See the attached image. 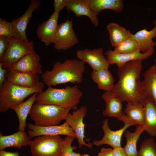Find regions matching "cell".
Returning <instances> with one entry per match:
<instances>
[{
  "mask_svg": "<svg viewBox=\"0 0 156 156\" xmlns=\"http://www.w3.org/2000/svg\"><path fill=\"white\" fill-rule=\"evenodd\" d=\"M69 0H54L53 4L54 12L59 13L67 5Z\"/></svg>",
  "mask_w": 156,
  "mask_h": 156,
  "instance_id": "35",
  "label": "cell"
},
{
  "mask_svg": "<svg viewBox=\"0 0 156 156\" xmlns=\"http://www.w3.org/2000/svg\"><path fill=\"white\" fill-rule=\"evenodd\" d=\"M38 93H35L26 101L11 107L17 116L18 121V130L25 131L26 126V119L31 107L36 102Z\"/></svg>",
  "mask_w": 156,
  "mask_h": 156,
  "instance_id": "23",
  "label": "cell"
},
{
  "mask_svg": "<svg viewBox=\"0 0 156 156\" xmlns=\"http://www.w3.org/2000/svg\"><path fill=\"white\" fill-rule=\"evenodd\" d=\"M101 97L105 103V107L103 111L104 116L118 118L123 115L122 102L118 96L111 91H105Z\"/></svg>",
  "mask_w": 156,
  "mask_h": 156,
  "instance_id": "18",
  "label": "cell"
},
{
  "mask_svg": "<svg viewBox=\"0 0 156 156\" xmlns=\"http://www.w3.org/2000/svg\"><path fill=\"white\" fill-rule=\"evenodd\" d=\"M117 119L124 122V125L123 127L116 131H112L109 128L108 119H105L101 126L104 132L103 136L100 140L94 141L93 145L99 146L107 144L111 146L113 149L121 147V141L122 134L129 127L136 124L128 119L124 114Z\"/></svg>",
  "mask_w": 156,
  "mask_h": 156,
  "instance_id": "8",
  "label": "cell"
},
{
  "mask_svg": "<svg viewBox=\"0 0 156 156\" xmlns=\"http://www.w3.org/2000/svg\"><path fill=\"white\" fill-rule=\"evenodd\" d=\"M32 74H42L40 57L35 52L27 54L6 68Z\"/></svg>",
  "mask_w": 156,
  "mask_h": 156,
  "instance_id": "13",
  "label": "cell"
},
{
  "mask_svg": "<svg viewBox=\"0 0 156 156\" xmlns=\"http://www.w3.org/2000/svg\"><path fill=\"white\" fill-rule=\"evenodd\" d=\"M76 138L72 136H66L64 139L62 151L59 156H81L79 153L73 151L75 148L71 144Z\"/></svg>",
  "mask_w": 156,
  "mask_h": 156,
  "instance_id": "32",
  "label": "cell"
},
{
  "mask_svg": "<svg viewBox=\"0 0 156 156\" xmlns=\"http://www.w3.org/2000/svg\"><path fill=\"white\" fill-rule=\"evenodd\" d=\"M138 156H156V142L153 138L146 139L142 142Z\"/></svg>",
  "mask_w": 156,
  "mask_h": 156,
  "instance_id": "31",
  "label": "cell"
},
{
  "mask_svg": "<svg viewBox=\"0 0 156 156\" xmlns=\"http://www.w3.org/2000/svg\"><path fill=\"white\" fill-rule=\"evenodd\" d=\"M8 37L10 40L15 38L13 28L11 22L0 18V36Z\"/></svg>",
  "mask_w": 156,
  "mask_h": 156,
  "instance_id": "33",
  "label": "cell"
},
{
  "mask_svg": "<svg viewBox=\"0 0 156 156\" xmlns=\"http://www.w3.org/2000/svg\"><path fill=\"white\" fill-rule=\"evenodd\" d=\"M85 70V63L79 60L69 59L63 62H55L51 70L43 73L41 78L48 87L69 83L79 84L82 81Z\"/></svg>",
  "mask_w": 156,
  "mask_h": 156,
  "instance_id": "2",
  "label": "cell"
},
{
  "mask_svg": "<svg viewBox=\"0 0 156 156\" xmlns=\"http://www.w3.org/2000/svg\"><path fill=\"white\" fill-rule=\"evenodd\" d=\"M66 7L68 12H72L76 17L86 16L95 27L99 25L97 15L92 11L86 0H69Z\"/></svg>",
  "mask_w": 156,
  "mask_h": 156,
  "instance_id": "19",
  "label": "cell"
},
{
  "mask_svg": "<svg viewBox=\"0 0 156 156\" xmlns=\"http://www.w3.org/2000/svg\"><path fill=\"white\" fill-rule=\"evenodd\" d=\"M155 47H156V46H155Z\"/></svg>",
  "mask_w": 156,
  "mask_h": 156,
  "instance_id": "42",
  "label": "cell"
},
{
  "mask_svg": "<svg viewBox=\"0 0 156 156\" xmlns=\"http://www.w3.org/2000/svg\"><path fill=\"white\" fill-rule=\"evenodd\" d=\"M81 156H90V155L88 154H84L83 155H81Z\"/></svg>",
  "mask_w": 156,
  "mask_h": 156,
  "instance_id": "40",
  "label": "cell"
},
{
  "mask_svg": "<svg viewBox=\"0 0 156 156\" xmlns=\"http://www.w3.org/2000/svg\"><path fill=\"white\" fill-rule=\"evenodd\" d=\"M91 77L93 81L97 84L100 90L105 91H111L114 84V77L108 69L99 70H93Z\"/></svg>",
  "mask_w": 156,
  "mask_h": 156,
  "instance_id": "25",
  "label": "cell"
},
{
  "mask_svg": "<svg viewBox=\"0 0 156 156\" xmlns=\"http://www.w3.org/2000/svg\"><path fill=\"white\" fill-rule=\"evenodd\" d=\"M79 40L73 29L71 19H68L58 25L53 40L54 47L57 50H66L75 46Z\"/></svg>",
  "mask_w": 156,
  "mask_h": 156,
  "instance_id": "9",
  "label": "cell"
},
{
  "mask_svg": "<svg viewBox=\"0 0 156 156\" xmlns=\"http://www.w3.org/2000/svg\"><path fill=\"white\" fill-rule=\"evenodd\" d=\"M40 2L39 0H32L24 14L18 18L11 21L14 29V38L28 41L26 34L27 25L33 12L40 8Z\"/></svg>",
  "mask_w": 156,
  "mask_h": 156,
  "instance_id": "15",
  "label": "cell"
},
{
  "mask_svg": "<svg viewBox=\"0 0 156 156\" xmlns=\"http://www.w3.org/2000/svg\"><path fill=\"white\" fill-rule=\"evenodd\" d=\"M142 81V93L146 99L152 100L156 105V66L154 64L143 73Z\"/></svg>",
  "mask_w": 156,
  "mask_h": 156,
  "instance_id": "20",
  "label": "cell"
},
{
  "mask_svg": "<svg viewBox=\"0 0 156 156\" xmlns=\"http://www.w3.org/2000/svg\"><path fill=\"white\" fill-rule=\"evenodd\" d=\"M87 109L82 106L74 110L72 114L69 113L65 119L66 122L74 132L77 138L79 148L86 146L90 148H92V144H86L84 141L85 124L83 122L84 117L87 113Z\"/></svg>",
  "mask_w": 156,
  "mask_h": 156,
  "instance_id": "10",
  "label": "cell"
},
{
  "mask_svg": "<svg viewBox=\"0 0 156 156\" xmlns=\"http://www.w3.org/2000/svg\"><path fill=\"white\" fill-rule=\"evenodd\" d=\"M27 134L31 138L43 135H64L75 137L72 128L65 122L60 125L47 126H37L30 123L27 125Z\"/></svg>",
  "mask_w": 156,
  "mask_h": 156,
  "instance_id": "12",
  "label": "cell"
},
{
  "mask_svg": "<svg viewBox=\"0 0 156 156\" xmlns=\"http://www.w3.org/2000/svg\"><path fill=\"white\" fill-rule=\"evenodd\" d=\"M142 60L131 61L118 68V81L111 92L122 102L139 103L144 106L145 105L146 99L142 92L140 78Z\"/></svg>",
  "mask_w": 156,
  "mask_h": 156,
  "instance_id": "1",
  "label": "cell"
},
{
  "mask_svg": "<svg viewBox=\"0 0 156 156\" xmlns=\"http://www.w3.org/2000/svg\"><path fill=\"white\" fill-rule=\"evenodd\" d=\"M31 138L25 131L18 130L8 135L0 134V150L9 147H15L21 149L23 146L29 145Z\"/></svg>",
  "mask_w": 156,
  "mask_h": 156,
  "instance_id": "22",
  "label": "cell"
},
{
  "mask_svg": "<svg viewBox=\"0 0 156 156\" xmlns=\"http://www.w3.org/2000/svg\"><path fill=\"white\" fill-rule=\"evenodd\" d=\"M154 26L151 30L148 31L144 29L132 34L131 37L136 41L142 52L154 49L156 45V42L153 40L156 36V20H154Z\"/></svg>",
  "mask_w": 156,
  "mask_h": 156,
  "instance_id": "21",
  "label": "cell"
},
{
  "mask_svg": "<svg viewBox=\"0 0 156 156\" xmlns=\"http://www.w3.org/2000/svg\"><path fill=\"white\" fill-rule=\"evenodd\" d=\"M5 69L6 79L17 86L31 88L36 86L40 81L38 74H29L8 68Z\"/></svg>",
  "mask_w": 156,
  "mask_h": 156,
  "instance_id": "17",
  "label": "cell"
},
{
  "mask_svg": "<svg viewBox=\"0 0 156 156\" xmlns=\"http://www.w3.org/2000/svg\"><path fill=\"white\" fill-rule=\"evenodd\" d=\"M123 112L126 117L136 125L144 126L145 110L143 105L139 103L127 102Z\"/></svg>",
  "mask_w": 156,
  "mask_h": 156,
  "instance_id": "28",
  "label": "cell"
},
{
  "mask_svg": "<svg viewBox=\"0 0 156 156\" xmlns=\"http://www.w3.org/2000/svg\"><path fill=\"white\" fill-rule=\"evenodd\" d=\"M107 28L109 34L111 44L114 47L127 39L131 37L132 35L129 30L115 23H109Z\"/></svg>",
  "mask_w": 156,
  "mask_h": 156,
  "instance_id": "29",
  "label": "cell"
},
{
  "mask_svg": "<svg viewBox=\"0 0 156 156\" xmlns=\"http://www.w3.org/2000/svg\"><path fill=\"white\" fill-rule=\"evenodd\" d=\"M155 64L156 66V58L155 59L154 61Z\"/></svg>",
  "mask_w": 156,
  "mask_h": 156,
  "instance_id": "41",
  "label": "cell"
},
{
  "mask_svg": "<svg viewBox=\"0 0 156 156\" xmlns=\"http://www.w3.org/2000/svg\"><path fill=\"white\" fill-rule=\"evenodd\" d=\"M64 139L59 135H43L30 141L33 156H59Z\"/></svg>",
  "mask_w": 156,
  "mask_h": 156,
  "instance_id": "6",
  "label": "cell"
},
{
  "mask_svg": "<svg viewBox=\"0 0 156 156\" xmlns=\"http://www.w3.org/2000/svg\"><path fill=\"white\" fill-rule=\"evenodd\" d=\"M82 95L77 85H67L62 88L48 86L45 91L38 93L36 102L55 105L74 111L77 109Z\"/></svg>",
  "mask_w": 156,
  "mask_h": 156,
  "instance_id": "3",
  "label": "cell"
},
{
  "mask_svg": "<svg viewBox=\"0 0 156 156\" xmlns=\"http://www.w3.org/2000/svg\"><path fill=\"white\" fill-rule=\"evenodd\" d=\"M144 107L145 131L150 136H156V105L151 99H147Z\"/></svg>",
  "mask_w": 156,
  "mask_h": 156,
  "instance_id": "27",
  "label": "cell"
},
{
  "mask_svg": "<svg viewBox=\"0 0 156 156\" xmlns=\"http://www.w3.org/2000/svg\"><path fill=\"white\" fill-rule=\"evenodd\" d=\"M114 50L119 53H129L140 51L137 42L131 37L116 45Z\"/></svg>",
  "mask_w": 156,
  "mask_h": 156,
  "instance_id": "30",
  "label": "cell"
},
{
  "mask_svg": "<svg viewBox=\"0 0 156 156\" xmlns=\"http://www.w3.org/2000/svg\"><path fill=\"white\" fill-rule=\"evenodd\" d=\"M113 149V156H126L123 148L122 147Z\"/></svg>",
  "mask_w": 156,
  "mask_h": 156,
  "instance_id": "38",
  "label": "cell"
},
{
  "mask_svg": "<svg viewBox=\"0 0 156 156\" xmlns=\"http://www.w3.org/2000/svg\"><path fill=\"white\" fill-rule=\"evenodd\" d=\"M144 131V126L138 125L134 132H131L128 130L125 131L124 135L126 138V142L123 149L126 156H138L137 142L140 136Z\"/></svg>",
  "mask_w": 156,
  "mask_h": 156,
  "instance_id": "26",
  "label": "cell"
},
{
  "mask_svg": "<svg viewBox=\"0 0 156 156\" xmlns=\"http://www.w3.org/2000/svg\"><path fill=\"white\" fill-rule=\"evenodd\" d=\"M6 69L2 67L0 65V87L6 79L5 76Z\"/></svg>",
  "mask_w": 156,
  "mask_h": 156,
  "instance_id": "37",
  "label": "cell"
},
{
  "mask_svg": "<svg viewBox=\"0 0 156 156\" xmlns=\"http://www.w3.org/2000/svg\"><path fill=\"white\" fill-rule=\"evenodd\" d=\"M97 156H113V149L111 148H102Z\"/></svg>",
  "mask_w": 156,
  "mask_h": 156,
  "instance_id": "36",
  "label": "cell"
},
{
  "mask_svg": "<svg viewBox=\"0 0 156 156\" xmlns=\"http://www.w3.org/2000/svg\"><path fill=\"white\" fill-rule=\"evenodd\" d=\"M103 49L78 50L76 55L79 60L88 63L93 70L108 69L110 64L103 54Z\"/></svg>",
  "mask_w": 156,
  "mask_h": 156,
  "instance_id": "11",
  "label": "cell"
},
{
  "mask_svg": "<svg viewBox=\"0 0 156 156\" xmlns=\"http://www.w3.org/2000/svg\"><path fill=\"white\" fill-rule=\"evenodd\" d=\"M154 49H153L144 53L138 51L131 53H119L114 50L108 49L105 52V55L110 65L116 64L119 68L131 61L146 60L154 54Z\"/></svg>",
  "mask_w": 156,
  "mask_h": 156,
  "instance_id": "14",
  "label": "cell"
},
{
  "mask_svg": "<svg viewBox=\"0 0 156 156\" xmlns=\"http://www.w3.org/2000/svg\"><path fill=\"white\" fill-rule=\"evenodd\" d=\"M59 13L54 12L49 19L39 25L36 30L38 37L46 46L53 43L58 25Z\"/></svg>",
  "mask_w": 156,
  "mask_h": 156,
  "instance_id": "16",
  "label": "cell"
},
{
  "mask_svg": "<svg viewBox=\"0 0 156 156\" xmlns=\"http://www.w3.org/2000/svg\"><path fill=\"white\" fill-rule=\"evenodd\" d=\"M10 40L7 37L0 36V59L3 57L6 51Z\"/></svg>",
  "mask_w": 156,
  "mask_h": 156,
  "instance_id": "34",
  "label": "cell"
},
{
  "mask_svg": "<svg viewBox=\"0 0 156 156\" xmlns=\"http://www.w3.org/2000/svg\"><path fill=\"white\" fill-rule=\"evenodd\" d=\"M93 12L97 15L101 11L109 10L120 13L123 10V0H86Z\"/></svg>",
  "mask_w": 156,
  "mask_h": 156,
  "instance_id": "24",
  "label": "cell"
},
{
  "mask_svg": "<svg viewBox=\"0 0 156 156\" xmlns=\"http://www.w3.org/2000/svg\"><path fill=\"white\" fill-rule=\"evenodd\" d=\"M35 52L32 41H26L16 38L10 40L6 51L0 59V65L6 69L25 55Z\"/></svg>",
  "mask_w": 156,
  "mask_h": 156,
  "instance_id": "7",
  "label": "cell"
},
{
  "mask_svg": "<svg viewBox=\"0 0 156 156\" xmlns=\"http://www.w3.org/2000/svg\"><path fill=\"white\" fill-rule=\"evenodd\" d=\"M44 83L40 81L31 88L19 86L7 79L0 87V111L5 113L14 105L21 103L29 95L43 91Z\"/></svg>",
  "mask_w": 156,
  "mask_h": 156,
  "instance_id": "4",
  "label": "cell"
},
{
  "mask_svg": "<svg viewBox=\"0 0 156 156\" xmlns=\"http://www.w3.org/2000/svg\"><path fill=\"white\" fill-rule=\"evenodd\" d=\"M19 153L17 152H10L3 150L0 151V156H19Z\"/></svg>",
  "mask_w": 156,
  "mask_h": 156,
  "instance_id": "39",
  "label": "cell"
},
{
  "mask_svg": "<svg viewBox=\"0 0 156 156\" xmlns=\"http://www.w3.org/2000/svg\"><path fill=\"white\" fill-rule=\"evenodd\" d=\"M70 109L57 105L34 103L29 116L35 125L40 126L58 125L65 120Z\"/></svg>",
  "mask_w": 156,
  "mask_h": 156,
  "instance_id": "5",
  "label": "cell"
}]
</instances>
